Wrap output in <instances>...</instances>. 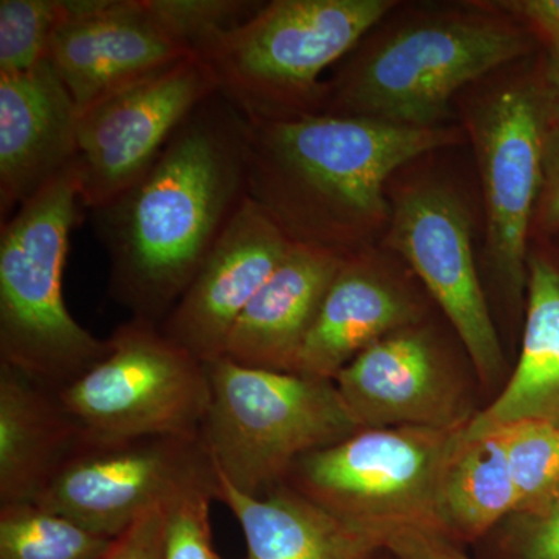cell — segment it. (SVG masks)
Returning <instances> with one entry per match:
<instances>
[{"label": "cell", "instance_id": "obj_1", "mask_svg": "<svg viewBox=\"0 0 559 559\" xmlns=\"http://www.w3.org/2000/svg\"><path fill=\"white\" fill-rule=\"evenodd\" d=\"M246 200V119L216 94L142 178L91 210L112 299L132 319L160 325Z\"/></svg>", "mask_w": 559, "mask_h": 559}, {"label": "cell", "instance_id": "obj_2", "mask_svg": "<svg viewBox=\"0 0 559 559\" xmlns=\"http://www.w3.org/2000/svg\"><path fill=\"white\" fill-rule=\"evenodd\" d=\"M452 140L441 127L370 117L246 120L248 198L290 241L348 257L388 219L390 175Z\"/></svg>", "mask_w": 559, "mask_h": 559}, {"label": "cell", "instance_id": "obj_3", "mask_svg": "<svg viewBox=\"0 0 559 559\" xmlns=\"http://www.w3.org/2000/svg\"><path fill=\"white\" fill-rule=\"evenodd\" d=\"M84 209L73 165L22 204L0 229V362L55 392L108 353L62 297L70 234Z\"/></svg>", "mask_w": 559, "mask_h": 559}, {"label": "cell", "instance_id": "obj_4", "mask_svg": "<svg viewBox=\"0 0 559 559\" xmlns=\"http://www.w3.org/2000/svg\"><path fill=\"white\" fill-rule=\"evenodd\" d=\"M528 36L510 22L448 14L364 47L325 83L320 114L439 128L455 92L516 60Z\"/></svg>", "mask_w": 559, "mask_h": 559}, {"label": "cell", "instance_id": "obj_5", "mask_svg": "<svg viewBox=\"0 0 559 559\" xmlns=\"http://www.w3.org/2000/svg\"><path fill=\"white\" fill-rule=\"evenodd\" d=\"M395 7L392 0H274L216 39L202 60L218 94L249 121L320 114L323 70Z\"/></svg>", "mask_w": 559, "mask_h": 559}, {"label": "cell", "instance_id": "obj_6", "mask_svg": "<svg viewBox=\"0 0 559 559\" xmlns=\"http://www.w3.org/2000/svg\"><path fill=\"white\" fill-rule=\"evenodd\" d=\"M207 369L212 399L201 440L216 474L245 495H267L301 457L362 430L334 381L226 356Z\"/></svg>", "mask_w": 559, "mask_h": 559}, {"label": "cell", "instance_id": "obj_7", "mask_svg": "<svg viewBox=\"0 0 559 559\" xmlns=\"http://www.w3.org/2000/svg\"><path fill=\"white\" fill-rule=\"evenodd\" d=\"M465 428L362 429L301 457L286 484L385 538L406 527L441 533V481Z\"/></svg>", "mask_w": 559, "mask_h": 559}, {"label": "cell", "instance_id": "obj_8", "mask_svg": "<svg viewBox=\"0 0 559 559\" xmlns=\"http://www.w3.org/2000/svg\"><path fill=\"white\" fill-rule=\"evenodd\" d=\"M108 342L94 367L57 392L83 439L201 437L212 399L207 364L145 320L121 323Z\"/></svg>", "mask_w": 559, "mask_h": 559}, {"label": "cell", "instance_id": "obj_9", "mask_svg": "<svg viewBox=\"0 0 559 559\" xmlns=\"http://www.w3.org/2000/svg\"><path fill=\"white\" fill-rule=\"evenodd\" d=\"M215 484L201 437L83 440L36 503L116 539L148 511Z\"/></svg>", "mask_w": 559, "mask_h": 559}, {"label": "cell", "instance_id": "obj_10", "mask_svg": "<svg viewBox=\"0 0 559 559\" xmlns=\"http://www.w3.org/2000/svg\"><path fill=\"white\" fill-rule=\"evenodd\" d=\"M216 94L212 70L191 55L83 110L75 167L84 209H100L130 189Z\"/></svg>", "mask_w": 559, "mask_h": 559}, {"label": "cell", "instance_id": "obj_11", "mask_svg": "<svg viewBox=\"0 0 559 559\" xmlns=\"http://www.w3.org/2000/svg\"><path fill=\"white\" fill-rule=\"evenodd\" d=\"M547 128L538 84L530 81L491 92L469 119L487 212L488 259L518 293L527 283L528 234L543 187Z\"/></svg>", "mask_w": 559, "mask_h": 559}, {"label": "cell", "instance_id": "obj_12", "mask_svg": "<svg viewBox=\"0 0 559 559\" xmlns=\"http://www.w3.org/2000/svg\"><path fill=\"white\" fill-rule=\"evenodd\" d=\"M388 245L440 305L481 380H496L503 366L502 347L477 274L468 212L457 194L440 183L401 193Z\"/></svg>", "mask_w": 559, "mask_h": 559}, {"label": "cell", "instance_id": "obj_13", "mask_svg": "<svg viewBox=\"0 0 559 559\" xmlns=\"http://www.w3.org/2000/svg\"><path fill=\"white\" fill-rule=\"evenodd\" d=\"M191 55L148 0H64L49 61L81 114Z\"/></svg>", "mask_w": 559, "mask_h": 559}, {"label": "cell", "instance_id": "obj_14", "mask_svg": "<svg viewBox=\"0 0 559 559\" xmlns=\"http://www.w3.org/2000/svg\"><path fill=\"white\" fill-rule=\"evenodd\" d=\"M290 246L285 231L248 198L160 323L162 333L202 362L223 358L235 323Z\"/></svg>", "mask_w": 559, "mask_h": 559}, {"label": "cell", "instance_id": "obj_15", "mask_svg": "<svg viewBox=\"0 0 559 559\" xmlns=\"http://www.w3.org/2000/svg\"><path fill=\"white\" fill-rule=\"evenodd\" d=\"M334 382L360 429H455L473 418L439 348L414 325L364 349Z\"/></svg>", "mask_w": 559, "mask_h": 559}, {"label": "cell", "instance_id": "obj_16", "mask_svg": "<svg viewBox=\"0 0 559 559\" xmlns=\"http://www.w3.org/2000/svg\"><path fill=\"white\" fill-rule=\"evenodd\" d=\"M80 110L50 61L0 73V216L9 219L79 157Z\"/></svg>", "mask_w": 559, "mask_h": 559}, {"label": "cell", "instance_id": "obj_17", "mask_svg": "<svg viewBox=\"0 0 559 559\" xmlns=\"http://www.w3.org/2000/svg\"><path fill=\"white\" fill-rule=\"evenodd\" d=\"M344 259L333 250L293 242L235 323L224 356L253 369L294 371Z\"/></svg>", "mask_w": 559, "mask_h": 559}, {"label": "cell", "instance_id": "obj_18", "mask_svg": "<svg viewBox=\"0 0 559 559\" xmlns=\"http://www.w3.org/2000/svg\"><path fill=\"white\" fill-rule=\"evenodd\" d=\"M415 319L411 297L366 257L352 253L323 297L294 373L334 381L364 349Z\"/></svg>", "mask_w": 559, "mask_h": 559}, {"label": "cell", "instance_id": "obj_19", "mask_svg": "<svg viewBox=\"0 0 559 559\" xmlns=\"http://www.w3.org/2000/svg\"><path fill=\"white\" fill-rule=\"evenodd\" d=\"M213 498L240 524L246 559H371L384 550L385 535L342 520L286 481L255 498L216 474Z\"/></svg>", "mask_w": 559, "mask_h": 559}, {"label": "cell", "instance_id": "obj_20", "mask_svg": "<svg viewBox=\"0 0 559 559\" xmlns=\"http://www.w3.org/2000/svg\"><path fill=\"white\" fill-rule=\"evenodd\" d=\"M83 440L55 390L0 362V506L38 502Z\"/></svg>", "mask_w": 559, "mask_h": 559}, {"label": "cell", "instance_id": "obj_21", "mask_svg": "<svg viewBox=\"0 0 559 559\" xmlns=\"http://www.w3.org/2000/svg\"><path fill=\"white\" fill-rule=\"evenodd\" d=\"M527 318L516 369L487 409L469 419L474 440L527 419L559 425V270L532 255L527 264Z\"/></svg>", "mask_w": 559, "mask_h": 559}, {"label": "cell", "instance_id": "obj_22", "mask_svg": "<svg viewBox=\"0 0 559 559\" xmlns=\"http://www.w3.org/2000/svg\"><path fill=\"white\" fill-rule=\"evenodd\" d=\"M516 514V491L498 432L466 440L452 455L439 498L443 535L474 539L500 520Z\"/></svg>", "mask_w": 559, "mask_h": 559}, {"label": "cell", "instance_id": "obj_23", "mask_svg": "<svg viewBox=\"0 0 559 559\" xmlns=\"http://www.w3.org/2000/svg\"><path fill=\"white\" fill-rule=\"evenodd\" d=\"M114 540L38 503L0 506V559H105Z\"/></svg>", "mask_w": 559, "mask_h": 559}, {"label": "cell", "instance_id": "obj_24", "mask_svg": "<svg viewBox=\"0 0 559 559\" xmlns=\"http://www.w3.org/2000/svg\"><path fill=\"white\" fill-rule=\"evenodd\" d=\"M498 433L516 491L518 516L540 513L559 496V425L527 419Z\"/></svg>", "mask_w": 559, "mask_h": 559}, {"label": "cell", "instance_id": "obj_25", "mask_svg": "<svg viewBox=\"0 0 559 559\" xmlns=\"http://www.w3.org/2000/svg\"><path fill=\"white\" fill-rule=\"evenodd\" d=\"M62 17L64 0H2L0 73H24L49 61Z\"/></svg>", "mask_w": 559, "mask_h": 559}, {"label": "cell", "instance_id": "obj_26", "mask_svg": "<svg viewBox=\"0 0 559 559\" xmlns=\"http://www.w3.org/2000/svg\"><path fill=\"white\" fill-rule=\"evenodd\" d=\"M151 10L171 35L201 57L238 25L245 24L264 2L252 0H148Z\"/></svg>", "mask_w": 559, "mask_h": 559}, {"label": "cell", "instance_id": "obj_27", "mask_svg": "<svg viewBox=\"0 0 559 559\" xmlns=\"http://www.w3.org/2000/svg\"><path fill=\"white\" fill-rule=\"evenodd\" d=\"M212 500L213 489H193L164 510L162 559H221L212 544Z\"/></svg>", "mask_w": 559, "mask_h": 559}, {"label": "cell", "instance_id": "obj_28", "mask_svg": "<svg viewBox=\"0 0 559 559\" xmlns=\"http://www.w3.org/2000/svg\"><path fill=\"white\" fill-rule=\"evenodd\" d=\"M384 550L395 559H469L451 538L429 528L392 530Z\"/></svg>", "mask_w": 559, "mask_h": 559}, {"label": "cell", "instance_id": "obj_29", "mask_svg": "<svg viewBox=\"0 0 559 559\" xmlns=\"http://www.w3.org/2000/svg\"><path fill=\"white\" fill-rule=\"evenodd\" d=\"M516 538L520 559H559V496L546 510L521 516Z\"/></svg>", "mask_w": 559, "mask_h": 559}, {"label": "cell", "instance_id": "obj_30", "mask_svg": "<svg viewBox=\"0 0 559 559\" xmlns=\"http://www.w3.org/2000/svg\"><path fill=\"white\" fill-rule=\"evenodd\" d=\"M164 510H151L114 540L105 559H162Z\"/></svg>", "mask_w": 559, "mask_h": 559}, {"label": "cell", "instance_id": "obj_31", "mask_svg": "<svg viewBox=\"0 0 559 559\" xmlns=\"http://www.w3.org/2000/svg\"><path fill=\"white\" fill-rule=\"evenodd\" d=\"M535 216L544 231L559 230V128H547L544 140L543 187Z\"/></svg>", "mask_w": 559, "mask_h": 559}, {"label": "cell", "instance_id": "obj_32", "mask_svg": "<svg viewBox=\"0 0 559 559\" xmlns=\"http://www.w3.org/2000/svg\"><path fill=\"white\" fill-rule=\"evenodd\" d=\"M499 9L527 21L551 46H559V0H514L500 2Z\"/></svg>", "mask_w": 559, "mask_h": 559}, {"label": "cell", "instance_id": "obj_33", "mask_svg": "<svg viewBox=\"0 0 559 559\" xmlns=\"http://www.w3.org/2000/svg\"><path fill=\"white\" fill-rule=\"evenodd\" d=\"M536 84H538L547 123L551 128H559V46H551L543 76L536 81Z\"/></svg>", "mask_w": 559, "mask_h": 559}]
</instances>
